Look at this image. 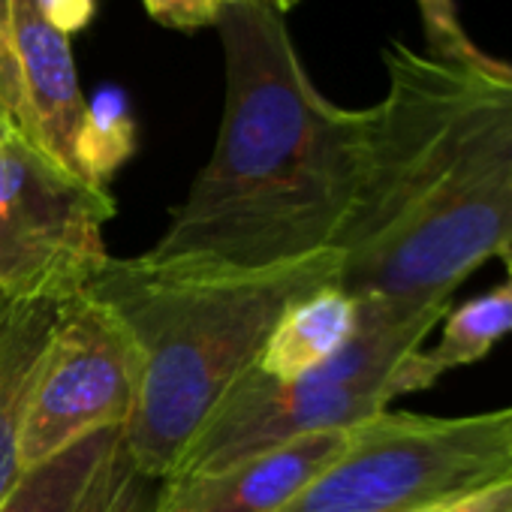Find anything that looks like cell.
Segmentation results:
<instances>
[{
    "mask_svg": "<svg viewBox=\"0 0 512 512\" xmlns=\"http://www.w3.org/2000/svg\"><path fill=\"white\" fill-rule=\"evenodd\" d=\"M368 169L335 244L338 287L413 314L512 250V64L383 49Z\"/></svg>",
    "mask_w": 512,
    "mask_h": 512,
    "instance_id": "obj_1",
    "label": "cell"
},
{
    "mask_svg": "<svg viewBox=\"0 0 512 512\" xmlns=\"http://www.w3.org/2000/svg\"><path fill=\"white\" fill-rule=\"evenodd\" d=\"M214 28L226 73L217 142L148 256L272 269L335 250L368 169L374 106L323 97L266 4L220 7Z\"/></svg>",
    "mask_w": 512,
    "mask_h": 512,
    "instance_id": "obj_2",
    "label": "cell"
},
{
    "mask_svg": "<svg viewBox=\"0 0 512 512\" xmlns=\"http://www.w3.org/2000/svg\"><path fill=\"white\" fill-rule=\"evenodd\" d=\"M338 275V250L272 269L112 256L88 290L124 320L142 356L139 410L127 425L139 467L166 482L217 404L256 368L284 308Z\"/></svg>",
    "mask_w": 512,
    "mask_h": 512,
    "instance_id": "obj_3",
    "label": "cell"
},
{
    "mask_svg": "<svg viewBox=\"0 0 512 512\" xmlns=\"http://www.w3.org/2000/svg\"><path fill=\"white\" fill-rule=\"evenodd\" d=\"M512 473V407L380 413L278 512H434Z\"/></svg>",
    "mask_w": 512,
    "mask_h": 512,
    "instance_id": "obj_4",
    "label": "cell"
},
{
    "mask_svg": "<svg viewBox=\"0 0 512 512\" xmlns=\"http://www.w3.org/2000/svg\"><path fill=\"white\" fill-rule=\"evenodd\" d=\"M109 187L88 184L25 136H0V299L61 305L85 293L112 260Z\"/></svg>",
    "mask_w": 512,
    "mask_h": 512,
    "instance_id": "obj_5",
    "label": "cell"
},
{
    "mask_svg": "<svg viewBox=\"0 0 512 512\" xmlns=\"http://www.w3.org/2000/svg\"><path fill=\"white\" fill-rule=\"evenodd\" d=\"M142 356L124 320L91 290L61 302L22 422V473L139 410Z\"/></svg>",
    "mask_w": 512,
    "mask_h": 512,
    "instance_id": "obj_6",
    "label": "cell"
},
{
    "mask_svg": "<svg viewBox=\"0 0 512 512\" xmlns=\"http://www.w3.org/2000/svg\"><path fill=\"white\" fill-rule=\"evenodd\" d=\"M13 49L22 91L16 133L70 175L109 187L133 151V127L127 115L103 118L85 100L67 28L49 0H13Z\"/></svg>",
    "mask_w": 512,
    "mask_h": 512,
    "instance_id": "obj_7",
    "label": "cell"
},
{
    "mask_svg": "<svg viewBox=\"0 0 512 512\" xmlns=\"http://www.w3.org/2000/svg\"><path fill=\"white\" fill-rule=\"evenodd\" d=\"M389 404L392 398L380 389L320 377L281 383L253 368L196 431L169 479L217 473L311 434L356 428L386 413Z\"/></svg>",
    "mask_w": 512,
    "mask_h": 512,
    "instance_id": "obj_8",
    "label": "cell"
},
{
    "mask_svg": "<svg viewBox=\"0 0 512 512\" xmlns=\"http://www.w3.org/2000/svg\"><path fill=\"white\" fill-rule=\"evenodd\" d=\"M163 482L139 467L127 428H103L28 467L0 512H157Z\"/></svg>",
    "mask_w": 512,
    "mask_h": 512,
    "instance_id": "obj_9",
    "label": "cell"
},
{
    "mask_svg": "<svg viewBox=\"0 0 512 512\" xmlns=\"http://www.w3.org/2000/svg\"><path fill=\"white\" fill-rule=\"evenodd\" d=\"M353 428L323 431L250 455L205 476L166 479L157 512H278L350 443Z\"/></svg>",
    "mask_w": 512,
    "mask_h": 512,
    "instance_id": "obj_10",
    "label": "cell"
},
{
    "mask_svg": "<svg viewBox=\"0 0 512 512\" xmlns=\"http://www.w3.org/2000/svg\"><path fill=\"white\" fill-rule=\"evenodd\" d=\"M359 329V302L338 284L293 299L256 359V371L293 383L332 362Z\"/></svg>",
    "mask_w": 512,
    "mask_h": 512,
    "instance_id": "obj_11",
    "label": "cell"
},
{
    "mask_svg": "<svg viewBox=\"0 0 512 512\" xmlns=\"http://www.w3.org/2000/svg\"><path fill=\"white\" fill-rule=\"evenodd\" d=\"M500 260L506 266V278L494 290L449 308L440 320V341L428 350L419 347L401 362L392 383L395 398L431 389L449 371L482 362L503 338L512 335V250Z\"/></svg>",
    "mask_w": 512,
    "mask_h": 512,
    "instance_id": "obj_12",
    "label": "cell"
},
{
    "mask_svg": "<svg viewBox=\"0 0 512 512\" xmlns=\"http://www.w3.org/2000/svg\"><path fill=\"white\" fill-rule=\"evenodd\" d=\"M52 302L0 299V503L22 476V422L40 353L55 329Z\"/></svg>",
    "mask_w": 512,
    "mask_h": 512,
    "instance_id": "obj_13",
    "label": "cell"
},
{
    "mask_svg": "<svg viewBox=\"0 0 512 512\" xmlns=\"http://www.w3.org/2000/svg\"><path fill=\"white\" fill-rule=\"evenodd\" d=\"M416 7L422 16L428 55L443 58V61H482L485 58V52L461 28L455 0H416Z\"/></svg>",
    "mask_w": 512,
    "mask_h": 512,
    "instance_id": "obj_14",
    "label": "cell"
},
{
    "mask_svg": "<svg viewBox=\"0 0 512 512\" xmlns=\"http://www.w3.org/2000/svg\"><path fill=\"white\" fill-rule=\"evenodd\" d=\"M0 112L16 130L22 112V91L13 49V0H0Z\"/></svg>",
    "mask_w": 512,
    "mask_h": 512,
    "instance_id": "obj_15",
    "label": "cell"
},
{
    "mask_svg": "<svg viewBox=\"0 0 512 512\" xmlns=\"http://www.w3.org/2000/svg\"><path fill=\"white\" fill-rule=\"evenodd\" d=\"M145 13L172 31H199L211 28L217 19V0H142Z\"/></svg>",
    "mask_w": 512,
    "mask_h": 512,
    "instance_id": "obj_16",
    "label": "cell"
},
{
    "mask_svg": "<svg viewBox=\"0 0 512 512\" xmlns=\"http://www.w3.org/2000/svg\"><path fill=\"white\" fill-rule=\"evenodd\" d=\"M434 512H512V473L434 509Z\"/></svg>",
    "mask_w": 512,
    "mask_h": 512,
    "instance_id": "obj_17",
    "label": "cell"
},
{
    "mask_svg": "<svg viewBox=\"0 0 512 512\" xmlns=\"http://www.w3.org/2000/svg\"><path fill=\"white\" fill-rule=\"evenodd\" d=\"M217 4L220 7H229V4H266V7H272L275 13H290L296 4H299V0H217Z\"/></svg>",
    "mask_w": 512,
    "mask_h": 512,
    "instance_id": "obj_18",
    "label": "cell"
},
{
    "mask_svg": "<svg viewBox=\"0 0 512 512\" xmlns=\"http://www.w3.org/2000/svg\"><path fill=\"white\" fill-rule=\"evenodd\" d=\"M7 130H13V127H10V121L4 118V112H0V136H4Z\"/></svg>",
    "mask_w": 512,
    "mask_h": 512,
    "instance_id": "obj_19",
    "label": "cell"
}]
</instances>
